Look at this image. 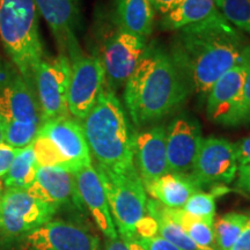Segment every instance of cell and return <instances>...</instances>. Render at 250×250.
<instances>
[{
  "label": "cell",
  "mask_w": 250,
  "mask_h": 250,
  "mask_svg": "<svg viewBox=\"0 0 250 250\" xmlns=\"http://www.w3.org/2000/svg\"><path fill=\"white\" fill-rule=\"evenodd\" d=\"M177 31L170 55L190 88L198 94H208L219 78L241 62L250 50L219 11Z\"/></svg>",
  "instance_id": "obj_1"
},
{
  "label": "cell",
  "mask_w": 250,
  "mask_h": 250,
  "mask_svg": "<svg viewBox=\"0 0 250 250\" xmlns=\"http://www.w3.org/2000/svg\"><path fill=\"white\" fill-rule=\"evenodd\" d=\"M190 92L170 52L152 43L125 83L124 103L133 123L145 125L177 110Z\"/></svg>",
  "instance_id": "obj_2"
},
{
  "label": "cell",
  "mask_w": 250,
  "mask_h": 250,
  "mask_svg": "<svg viewBox=\"0 0 250 250\" xmlns=\"http://www.w3.org/2000/svg\"><path fill=\"white\" fill-rule=\"evenodd\" d=\"M83 132L96 166L124 173L134 168V134L123 104L112 89H102L98 101L83 121Z\"/></svg>",
  "instance_id": "obj_3"
},
{
  "label": "cell",
  "mask_w": 250,
  "mask_h": 250,
  "mask_svg": "<svg viewBox=\"0 0 250 250\" xmlns=\"http://www.w3.org/2000/svg\"><path fill=\"white\" fill-rule=\"evenodd\" d=\"M39 15L35 0H0L1 44L19 73L33 86L36 68L45 58Z\"/></svg>",
  "instance_id": "obj_4"
},
{
  "label": "cell",
  "mask_w": 250,
  "mask_h": 250,
  "mask_svg": "<svg viewBox=\"0 0 250 250\" xmlns=\"http://www.w3.org/2000/svg\"><path fill=\"white\" fill-rule=\"evenodd\" d=\"M110 208L111 217L122 240L136 237V225L146 214L147 195L136 167L116 173L96 166Z\"/></svg>",
  "instance_id": "obj_5"
},
{
  "label": "cell",
  "mask_w": 250,
  "mask_h": 250,
  "mask_svg": "<svg viewBox=\"0 0 250 250\" xmlns=\"http://www.w3.org/2000/svg\"><path fill=\"white\" fill-rule=\"evenodd\" d=\"M71 61L67 56L44 58L34 76L37 100L41 109V121L71 116L67 96L71 80Z\"/></svg>",
  "instance_id": "obj_6"
},
{
  "label": "cell",
  "mask_w": 250,
  "mask_h": 250,
  "mask_svg": "<svg viewBox=\"0 0 250 250\" xmlns=\"http://www.w3.org/2000/svg\"><path fill=\"white\" fill-rule=\"evenodd\" d=\"M57 210L28 190L4 189L0 197V230L7 236H24L52 220Z\"/></svg>",
  "instance_id": "obj_7"
},
{
  "label": "cell",
  "mask_w": 250,
  "mask_h": 250,
  "mask_svg": "<svg viewBox=\"0 0 250 250\" xmlns=\"http://www.w3.org/2000/svg\"><path fill=\"white\" fill-rule=\"evenodd\" d=\"M71 80L68 87V112L83 121L92 110L105 83V72L99 56H85L71 62Z\"/></svg>",
  "instance_id": "obj_8"
},
{
  "label": "cell",
  "mask_w": 250,
  "mask_h": 250,
  "mask_svg": "<svg viewBox=\"0 0 250 250\" xmlns=\"http://www.w3.org/2000/svg\"><path fill=\"white\" fill-rule=\"evenodd\" d=\"M147 48V39L117 27L102 48L101 59L110 89L123 86L132 76Z\"/></svg>",
  "instance_id": "obj_9"
},
{
  "label": "cell",
  "mask_w": 250,
  "mask_h": 250,
  "mask_svg": "<svg viewBox=\"0 0 250 250\" xmlns=\"http://www.w3.org/2000/svg\"><path fill=\"white\" fill-rule=\"evenodd\" d=\"M239 169L235 144L223 138H204L193 165L191 176L199 187L229 184Z\"/></svg>",
  "instance_id": "obj_10"
},
{
  "label": "cell",
  "mask_w": 250,
  "mask_h": 250,
  "mask_svg": "<svg viewBox=\"0 0 250 250\" xmlns=\"http://www.w3.org/2000/svg\"><path fill=\"white\" fill-rule=\"evenodd\" d=\"M39 14L45 20L61 55L70 61L83 55L78 30L81 24V0H35Z\"/></svg>",
  "instance_id": "obj_11"
},
{
  "label": "cell",
  "mask_w": 250,
  "mask_h": 250,
  "mask_svg": "<svg viewBox=\"0 0 250 250\" xmlns=\"http://www.w3.org/2000/svg\"><path fill=\"white\" fill-rule=\"evenodd\" d=\"M22 240L24 250H102L94 234L65 220H50Z\"/></svg>",
  "instance_id": "obj_12"
},
{
  "label": "cell",
  "mask_w": 250,
  "mask_h": 250,
  "mask_svg": "<svg viewBox=\"0 0 250 250\" xmlns=\"http://www.w3.org/2000/svg\"><path fill=\"white\" fill-rule=\"evenodd\" d=\"M48 138L67 162L70 173L92 165L83 123L73 117H61L41 124L39 133Z\"/></svg>",
  "instance_id": "obj_13"
},
{
  "label": "cell",
  "mask_w": 250,
  "mask_h": 250,
  "mask_svg": "<svg viewBox=\"0 0 250 250\" xmlns=\"http://www.w3.org/2000/svg\"><path fill=\"white\" fill-rule=\"evenodd\" d=\"M201 123L190 114H182L167 130V159L169 171L191 174L203 142Z\"/></svg>",
  "instance_id": "obj_14"
},
{
  "label": "cell",
  "mask_w": 250,
  "mask_h": 250,
  "mask_svg": "<svg viewBox=\"0 0 250 250\" xmlns=\"http://www.w3.org/2000/svg\"><path fill=\"white\" fill-rule=\"evenodd\" d=\"M250 68V50L241 62L223 74L208 94L206 114L214 123L233 126L243 85Z\"/></svg>",
  "instance_id": "obj_15"
},
{
  "label": "cell",
  "mask_w": 250,
  "mask_h": 250,
  "mask_svg": "<svg viewBox=\"0 0 250 250\" xmlns=\"http://www.w3.org/2000/svg\"><path fill=\"white\" fill-rule=\"evenodd\" d=\"M133 161L143 183L151 182L170 173L167 159V130L165 126L149 127L136 134Z\"/></svg>",
  "instance_id": "obj_16"
},
{
  "label": "cell",
  "mask_w": 250,
  "mask_h": 250,
  "mask_svg": "<svg viewBox=\"0 0 250 250\" xmlns=\"http://www.w3.org/2000/svg\"><path fill=\"white\" fill-rule=\"evenodd\" d=\"M77 189L83 206L89 211L96 226L108 240H115L118 233L112 220L107 195L101 177L93 164L74 173Z\"/></svg>",
  "instance_id": "obj_17"
},
{
  "label": "cell",
  "mask_w": 250,
  "mask_h": 250,
  "mask_svg": "<svg viewBox=\"0 0 250 250\" xmlns=\"http://www.w3.org/2000/svg\"><path fill=\"white\" fill-rule=\"evenodd\" d=\"M0 117L5 123L19 121L42 124L35 87L20 73L0 88Z\"/></svg>",
  "instance_id": "obj_18"
},
{
  "label": "cell",
  "mask_w": 250,
  "mask_h": 250,
  "mask_svg": "<svg viewBox=\"0 0 250 250\" xmlns=\"http://www.w3.org/2000/svg\"><path fill=\"white\" fill-rule=\"evenodd\" d=\"M28 191L56 208L68 205L76 208L83 206L74 174L59 168L40 167L36 179Z\"/></svg>",
  "instance_id": "obj_19"
},
{
  "label": "cell",
  "mask_w": 250,
  "mask_h": 250,
  "mask_svg": "<svg viewBox=\"0 0 250 250\" xmlns=\"http://www.w3.org/2000/svg\"><path fill=\"white\" fill-rule=\"evenodd\" d=\"M143 184L146 193L169 208H182L188 199L201 189L191 174L168 173Z\"/></svg>",
  "instance_id": "obj_20"
},
{
  "label": "cell",
  "mask_w": 250,
  "mask_h": 250,
  "mask_svg": "<svg viewBox=\"0 0 250 250\" xmlns=\"http://www.w3.org/2000/svg\"><path fill=\"white\" fill-rule=\"evenodd\" d=\"M153 0H115L117 27L144 39L153 33L155 23Z\"/></svg>",
  "instance_id": "obj_21"
},
{
  "label": "cell",
  "mask_w": 250,
  "mask_h": 250,
  "mask_svg": "<svg viewBox=\"0 0 250 250\" xmlns=\"http://www.w3.org/2000/svg\"><path fill=\"white\" fill-rule=\"evenodd\" d=\"M215 0H183L173 11L162 17L161 27L166 30H180L199 23L217 13Z\"/></svg>",
  "instance_id": "obj_22"
},
{
  "label": "cell",
  "mask_w": 250,
  "mask_h": 250,
  "mask_svg": "<svg viewBox=\"0 0 250 250\" xmlns=\"http://www.w3.org/2000/svg\"><path fill=\"white\" fill-rule=\"evenodd\" d=\"M39 168L31 144L20 149L14 158L8 171L2 179L4 189L28 190L36 179Z\"/></svg>",
  "instance_id": "obj_23"
},
{
  "label": "cell",
  "mask_w": 250,
  "mask_h": 250,
  "mask_svg": "<svg viewBox=\"0 0 250 250\" xmlns=\"http://www.w3.org/2000/svg\"><path fill=\"white\" fill-rule=\"evenodd\" d=\"M164 212L186 230L190 239L201 250H218L215 246L213 224L188 214L182 208H169L164 205Z\"/></svg>",
  "instance_id": "obj_24"
},
{
  "label": "cell",
  "mask_w": 250,
  "mask_h": 250,
  "mask_svg": "<svg viewBox=\"0 0 250 250\" xmlns=\"http://www.w3.org/2000/svg\"><path fill=\"white\" fill-rule=\"evenodd\" d=\"M249 215L230 212L219 217L213 223L215 246L218 250H229L245 228Z\"/></svg>",
  "instance_id": "obj_25"
},
{
  "label": "cell",
  "mask_w": 250,
  "mask_h": 250,
  "mask_svg": "<svg viewBox=\"0 0 250 250\" xmlns=\"http://www.w3.org/2000/svg\"><path fill=\"white\" fill-rule=\"evenodd\" d=\"M228 191L230 190L224 186H217L211 192L197 191L188 199L182 210L192 217L213 224L215 218V199Z\"/></svg>",
  "instance_id": "obj_26"
},
{
  "label": "cell",
  "mask_w": 250,
  "mask_h": 250,
  "mask_svg": "<svg viewBox=\"0 0 250 250\" xmlns=\"http://www.w3.org/2000/svg\"><path fill=\"white\" fill-rule=\"evenodd\" d=\"M215 6L233 27L250 34V0H215Z\"/></svg>",
  "instance_id": "obj_27"
},
{
  "label": "cell",
  "mask_w": 250,
  "mask_h": 250,
  "mask_svg": "<svg viewBox=\"0 0 250 250\" xmlns=\"http://www.w3.org/2000/svg\"><path fill=\"white\" fill-rule=\"evenodd\" d=\"M40 126V124L30 122L13 121L5 123L4 144L17 149L27 147L34 143Z\"/></svg>",
  "instance_id": "obj_28"
},
{
  "label": "cell",
  "mask_w": 250,
  "mask_h": 250,
  "mask_svg": "<svg viewBox=\"0 0 250 250\" xmlns=\"http://www.w3.org/2000/svg\"><path fill=\"white\" fill-rule=\"evenodd\" d=\"M247 124H250V68L247 74L241 98H240L239 105H237L235 116L233 120V126Z\"/></svg>",
  "instance_id": "obj_29"
},
{
  "label": "cell",
  "mask_w": 250,
  "mask_h": 250,
  "mask_svg": "<svg viewBox=\"0 0 250 250\" xmlns=\"http://www.w3.org/2000/svg\"><path fill=\"white\" fill-rule=\"evenodd\" d=\"M158 223L151 215L146 213L136 225V236L140 239H148L158 234Z\"/></svg>",
  "instance_id": "obj_30"
},
{
  "label": "cell",
  "mask_w": 250,
  "mask_h": 250,
  "mask_svg": "<svg viewBox=\"0 0 250 250\" xmlns=\"http://www.w3.org/2000/svg\"><path fill=\"white\" fill-rule=\"evenodd\" d=\"M137 240H138L139 243L145 250H182L179 247H176L173 243H170L169 241H167L164 237L159 235L148 237V239L137 237Z\"/></svg>",
  "instance_id": "obj_31"
},
{
  "label": "cell",
  "mask_w": 250,
  "mask_h": 250,
  "mask_svg": "<svg viewBox=\"0 0 250 250\" xmlns=\"http://www.w3.org/2000/svg\"><path fill=\"white\" fill-rule=\"evenodd\" d=\"M19 151L20 149L11 147V146L6 145L4 143L0 145V181L4 179Z\"/></svg>",
  "instance_id": "obj_32"
},
{
  "label": "cell",
  "mask_w": 250,
  "mask_h": 250,
  "mask_svg": "<svg viewBox=\"0 0 250 250\" xmlns=\"http://www.w3.org/2000/svg\"><path fill=\"white\" fill-rule=\"evenodd\" d=\"M237 164L240 166L250 165V137L235 144Z\"/></svg>",
  "instance_id": "obj_33"
},
{
  "label": "cell",
  "mask_w": 250,
  "mask_h": 250,
  "mask_svg": "<svg viewBox=\"0 0 250 250\" xmlns=\"http://www.w3.org/2000/svg\"><path fill=\"white\" fill-rule=\"evenodd\" d=\"M229 250H250V215L241 234Z\"/></svg>",
  "instance_id": "obj_34"
},
{
  "label": "cell",
  "mask_w": 250,
  "mask_h": 250,
  "mask_svg": "<svg viewBox=\"0 0 250 250\" xmlns=\"http://www.w3.org/2000/svg\"><path fill=\"white\" fill-rule=\"evenodd\" d=\"M236 186L242 191L250 193V165L239 167Z\"/></svg>",
  "instance_id": "obj_35"
},
{
  "label": "cell",
  "mask_w": 250,
  "mask_h": 250,
  "mask_svg": "<svg viewBox=\"0 0 250 250\" xmlns=\"http://www.w3.org/2000/svg\"><path fill=\"white\" fill-rule=\"evenodd\" d=\"M183 0H153L156 13L166 15L176 8Z\"/></svg>",
  "instance_id": "obj_36"
},
{
  "label": "cell",
  "mask_w": 250,
  "mask_h": 250,
  "mask_svg": "<svg viewBox=\"0 0 250 250\" xmlns=\"http://www.w3.org/2000/svg\"><path fill=\"white\" fill-rule=\"evenodd\" d=\"M104 250H129L123 240L120 239V236L115 240H108L105 243V249Z\"/></svg>",
  "instance_id": "obj_37"
},
{
  "label": "cell",
  "mask_w": 250,
  "mask_h": 250,
  "mask_svg": "<svg viewBox=\"0 0 250 250\" xmlns=\"http://www.w3.org/2000/svg\"><path fill=\"white\" fill-rule=\"evenodd\" d=\"M4 129H5V122L0 117V145L4 143Z\"/></svg>",
  "instance_id": "obj_38"
},
{
  "label": "cell",
  "mask_w": 250,
  "mask_h": 250,
  "mask_svg": "<svg viewBox=\"0 0 250 250\" xmlns=\"http://www.w3.org/2000/svg\"><path fill=\"white\" fill-rule=\"evenodd\" d=\"M4 190V186H2V181H0V191H2Z\"/></svg>",
  "instance_id": "obj_39"
},
{
  "label": "cell",
  "mask_w": 250,
  "mask_h": 250,
  "mask_svg": "<svg viewBox=\"0 0 250 250\" xmlns=\"http://www.w3.org/2000/svg\"><path fill=\"white\" fill-rule=\"evenodd\" d=\"M2 191H4V190H2ZM2 191H0V197H1V193H2Z\"/></svg>",
  "instance_id": "obj_40"
},
{
  "label": "cell",
  "mask_w": 250,
  "mask_h": 250,
  "mask_svg": "<svg viewBox=\"0 0 250 250\" xmlns=\"http://www.w3.org/2000/svg\"><path fill=\"white\" fill-rule=\"evenodd\" d=\"M0 61H1V58H0Z\"/></svg>",
  "instance_id": "obj_41"
}]
</instances>
